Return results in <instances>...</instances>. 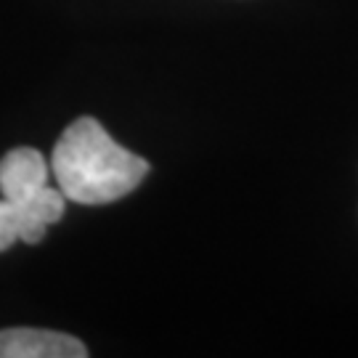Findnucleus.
I'll list each match as a JSON object with an SVG mask.
<instances>
[{"label":"nucleus","instance_id":"2","mask_svg":"<svg viewBox=\"0 0 358 358\" xmlns=\"http://www.w3.org/2000/svg\"><path fill=\"white\" fill-rule=\"evenodd\" d=\"M51 178V162L32 146L11 149L0 159V196L38 210L48 226L62 220L69 202Z\"/></svg>","mask_w":358,"mask_h":358},{"label":"nucleus","instance_id":"3","mask_svg":"<svg viewBox=\"0 0 358 358\" xmlns=\"http://www.w3.org/2000/svg\"><path fill=\"white\" fill-rule=\"evenodd\" d=\"M88 348L72 334L51 329H0V358H85Z\"/></svg>","mask_w":358,"mask_h":358},{"label":"nucleus","instance_id":"1","mask_svg":"<svg viewBox=\"0 0 358 358\" xmlns=\"http://www.w3.org/2000/svg\"><path fill=\"white\" fill-rule=\"evenodd\" d=\"M53 183L77 205H109L133 194L149 176V162L128 152L93 117H80L51 154Z\"/></svg>","mask_w":358,"mask_h":358},{"label":"nucleus","instance_id":"4","mask_svg":"<svg viewBox=\"0 0 358 358\" xmlns=\"http://www.w3.org/2000/svg\"><path fill=\"white\" fill-rule=\"evenodd\" d=\"M45 231L48 223L38 210L0 199V252H6L19 239L27 244H38L45 236Z\"/></svg>","mask_w":358,"mask_h":358}]
</instances>
